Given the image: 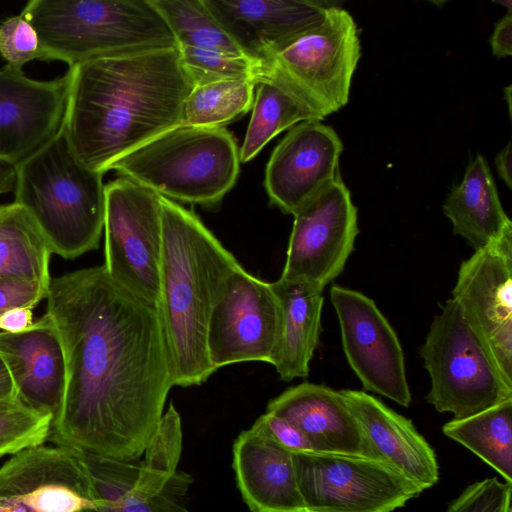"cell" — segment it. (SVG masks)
<instances>
[{"instance_id": "60d3db41", "label": "cell", "mask_w": 512, "mask_h": 512, "mask_svg": "<svg viewBox=\"0 0 512 512\" xmlns=\"http://www.w3.org/2000/svg\"><path fill=\"white\" fill-rule=\"evenodd\" d=\"M16 180L15 166L0 160V195L14 190Z\"/></svg>"}, {"instance_id": "d590c367", "label": "cell", "mask_w": 512, "mask_h": 512, "mask_svg": "<svg viewBox=\"0 0 512 512\" xmlns=\"http://www.w3.org/2000/svg\"><path fill=\"white\" fill-rule=\"evenodd\" d=\"M291 453L314 451L307 437L288 420L265 412L252 425Z\"/></svg>"}, {"instance_id": "d4e9b609", "label": "cell", "mask_w": 512, "mask_h": 512, "mask_svg": "<svg viewBox=\"0 0 512 512\" xmlns=\"http://www.w3.org/2000/svg\"><path fill=\"white\" fill-rule=\"evenodd\" d=\"M252 115L239 149L242 162L252 160L276 135L306 120H321L270 68L257 79Z\"/></svg>"}, {"instance_id": "6da1fadb", "label": "cell", "mask_w": 512, "mask_h": 512, "mask_svg": "<svg viewBox=\"0 0 512 512\" xmlns=\"http://www.w3.org/2000/svg\"><path fill=\"white\" fill-rule=\"evenodd\" d=\"M45 299L66 365L49 439L140 459L174 386L157 309L116 284L103 265L51 278Z\"/></svg>"}, {"instance_id": "8d00e7d4", "label": "cell", "mask_w": 512, "mask_h": 512, "mask_svg": "<svg viewBox=\"0 0 512 512\" xmlns=\"http://www.w3.org/2000/svg\"><path fill=\"white\" fill-rule=\"evenodd\" d=\"M48 287L16 277L0 278V315L17 307L34 309L47 296Z\"/></svg>"}, {"instance_id": "74e56055", "label": "cell", "mask_w": 512, "mask_h": 512, "mask_svg": "<svg viewBox=\"0 0 512 512\" xmlns=\"http://www.w3.org/2000/svg\"><path fill=\"white\" fill-rule=\"evenodd\" d=\"M489 42L494 56L498 58L511 56L512 11H507L506 14L497 21Z\"/></svg>"}, {"instance_id": "30bf717a", "label": "cell", "mask_w": 512, "mask_h": 512, "mask_svg": "<svg viewBox=\"0 0 512 512\" xmlns=\"http://www.w3.org/2000/svg\"><path fill=\"white\" fill-rule=\"evenodd\" d=\"M293 462L305 512H393L423 492L374 457L311 451Z\"/></svg>"}, {"instance_id": "b9f144b4", "label": "cell", "mask_w": 512, "mask_h": 512, "mask_svg": "<svg viewBox=\"0 0 512 512\" xmlns=\"http://www.w3.org/2000/svg\"><path fill=\"white\" fill-rule=\"evenodd\" d=\"M15 387L9 371L0 358V401L16 398Z\"/></svg>"}, {"instance_id": "ab89813d", "label": "cell", "mask_w": 512, "mask_h": 512, "mask_svg": "<svg viewBox=\"0 0 512 512\" xmlns=\"http://www.w3.org/2000/svg\"><path fill=\"white\" fill-rule=\"evenodd\" d=\"M511 154V143H508L504 148H502L498 152L495 158V165L497 168L498 175L504 181V183L509 189H511L512 187Z\"/></svg>"}, {"instance_id": "2e32d148", "label": "cell", "mask_w": 512, "mask_h": 512, "mask_svg": "<svg viewBox=\"0 0 512 512\" xmlns=\"http://www.w3.org/2000/svg\"><path fill=\"white\" fill-rule=\"evenodd\" d=\"M69 86V71L39 81L0 68V160L16 166L62 130Z\"/></svg>"}, {"instance_id": "3957f363", "label": "cell", "mask_w": 512, "mask_h": 512, "mask_svg": "<svg viewBox=\"0 0 512 512\" xmlns=\"http://www.w3.org/2000/svg\"><path fill=\"white\" fill-rule=\"evenodd\" d=\"M162 223L157 312L174 386L205 382L211 313L228 277L241 265L196 214L159 195Z\"/></svg>"}, {"instance_id": "5bb4252c", "label": "cell", "mask_w": 512, "mask_h": 512, "mask_svg": "<svg viewBox=\"0 0 512 512\" xmlns=\"http://www.w3.org/2000/svg\"><path fill=\"white\" fill-rule=\"evenodd\" d=\"M98 505L79 449L28 447L0 467V512H81Z\"/></svg>"}, {"instance_id": "484cf974", "label": "cell", "mask_w": 512, "mask_h": 512, "mask_svg": "<svg viewBox=\"0 0 512 512\" xmlns=\"http://www.w3.org/2000/svg\"><path fill=\"white\" fill-rule=\"evenodd\" d=\"M50 246L29 213L15 202L0 205V278L16 277L49 287Z\"/></svg>"}, {"instance_id": "8992f818", "label": "cell", "mask_w": 512, "mask_h": 512, "mask_svg": "<svg viewBox=\"0 0 512 512\" xmlns=\"http://www.w3.org/2000/svg\"><path fill=\"white\" fill-rule=\"evenodd\" d=\"M239 149L223 127L179 125L127 153L115 170L168 199L214 206L234 186Z\"/></svg>"}, {"instance_id": "4fadbf2b", "label": "cell", "mask_w": 512, "mask_h": 512, "mask_svg": "<svg viewBox=\"0 0 512 512\" xmlns=\"http://www.w3.org/2000/svg\"><path fill=\"white\" fill-rule=\"evenodd\" d=\"M281 307L271 283L238 267L226 280L210 316L207 351L215 370L247 361L271 363Z\"/></svg>"}, {"instance_id": "d6986e66", "label": "cell", "mask_w": 512, "mask_h": 512, "mask_svg": "<svg viewBox=\"0 0 512 512\" xmlns=\"http://www.w3.org/2000/svg\"><path fill=\"white\" fill-rule=\"evenodd\" d=\"M0 358L12 378L17 398L54 421L63 400L66 365L59 336L48 315L45 313L18 333L0 331Z\"/></svg>"}, {"instance_id": "9c48e42d", "label": "cell", "mask_w": 512, "mask_h": 512, "mask_svg": "<svg viewBox=\"0 0 512 512\" xmlns=\"http://www.w3.org/2000/svg\"><path fill=\"white\" fill-rule=\"evenodd\" d=\"M360 54L353 17L333 4L320 24L265 65L323 120L347 104Z\"/></svg>"}, {"instance_id": "e575fe53", "label": "cell", "mask_w": 512, "mask_h": 512, "mask_svg": "<svg viewBox=\"0 0 512 512\" xmlns=\"http://www.w3.org/2000/svg\"><path fill=\"white\" fill-rule=\"evenodd\" d=\"M511 493L512 483L486 478L466 487L445 512H511Z\"/></svg>"}, {"instance_id": "7a4b0ae2", "label": "cell", "mask_w": 512, "mask_h": 512, "mask_svg": "<svg viewBox=\"0 0 512 512\" xmlns=\"http://www.w3.org/2000/svg\"><path fill=\"white\" fill-rule=\"evenodd\" d=\"M68 71L63 132L76 157L103 174L127 153L181 125L194 87L178 47L94 58Z\"/></svg>"}, {"instance_id": "f35d334b", "label": "cell", "mask_w": 512, "mask_h": 512, "mask_svg": "<svg viewBox=\"0 0 512 512\" xmlns=\"http://www.w3.org/2000/svg\"><path fill=\"white\" fill-rule=\"evenodd\" d=\"M33 323V309L29 307L12 308L0 315L1 332L18 333Z\"/></svg>"}, {"instance_id": "ba28073f", "label": "cell", "mask_w": 512, "mask_h": 512, "mask_svg": "<svg viewBox=\"0 0 512 512\" xmlns=\"http://www.w3.org/2000/svg\"><path fill=\"white\" fill-rule=\"evenodd\" d=\"M105 262L108 276L155 307L160 300L162 223L159 194L120 177L105 185Z\"/></svg>"}, {"instance_id": "9a60e30c", "label": "cell", "mask_w": 512, "mask_h": 512, "mask_svg": "<svg viewBox=\"0 0 512 512\" xmlns=\"http://www.w3.org/2000/svg\"><path fill=\"white\" fill-rule=\"evenodd\" d=\"M346 359L364 391L409 407L411 392L398 336L375 302L341 286L330 289Z\"/></svg>"}, {"instance_id": "ac0fdd59", "label": "cell", "mask_w": 512, "mask_h": 512, "mask_svg": "<svg viewBox=\"0 0 512 512\" xmlns=\"http://www.w3.org/2000/svg\"><path fill=\"white\" fill-rule=\"evenodd\" d=\"M241 51L263 64L320 24L334 3L314 0H203Z\"/></svg>"}, {"instance_id": "f546056e", "label": "cell", "mask_w": 512, "mask_h": 512, "mask_svg": "<svg viewBox=\"0 0 512 512\" xmlns=\"http://www.w3.org/2000/svg\"><path fill=\"white\" fill-rule=\"evenodd\" d=\"M181 452V418L170 404L141 457L136 489L149 497L159 494L178 470Z\"/></svg>"}, {"instance_id": "603a6c76", "label": "cell", "mask_w": 512, "mask_h": 512, "mask_svg": "<svg viewBox=\"0 0 512 512\" xmlns=\"http://www.w3.org/2000/svg\"><path fill=\"white\" fill-rule=\"evenodd\" d=\"M281 307L280 332L271 363L280 378H306L319 343L323 292L280 278L271 283Z\"/></svg>"}, {"instance_id": "8fae6325", "label": "cell", "mask_w": 512, "mask_h": 512, "mask_svg": "<svg viewBox=\"0 0 512 512\" xmlns=\"http://www.w3.org/2000/svg\"><path fill=\"white\" fill-rule=\"evenodd\" d=\"M280 276L322 291L337 278L359 233L357 209L338 176L295 214Z\"/></svg>"}, {"instance_id": "f1b7e54d", "label": "cell", "mask_w": 512, "mask_h": 512, "mask_svg": "<svg viewBox=\"0 0 512 512\" xmlns=\"http://www.w3.org/2000/svg\"><path fill=\"white\" fill-rule=\"evenodd\" d=\"M151 2L166 20L178 47L188 46L244 54L211 14L203 0Z\"/></svg>"}, {"instance_id": "1f68e13d", "label": "cell", "mask_w": 512, "mask_h": 512, "mask_svg": "<svg viewBox=\"0 0 512 512\" xmlns=\"http://www.w3.org/2000/svg\"><path fill=\"white\" fill-rule=\"evenodd\" d=\"M52 421L17 397L0 401V457L42 445L49 439Z\"/></svg>"}, {"instance_id": "44dd1931", "label": "cell", "mask_w": 512, "mask_h": 512, "mask_svg": "<svg viewBox=\"0 0 512 512\" xmlns=\"http://www.w3.org/2000/svg\"><path fill=\"white\" fill-rule=\"evenodd\" d=\"M232 468L251 512H305L293 453L251 426L232 447Z\"/></svg>"}, {"instance_id": "d6a6232c", "label": "cell", "mask_w": 512, "mask_h": 512, "mask_svg": "<svg viewBox=\"0 0 512 512\" xmlns=\"http://www.w3.org/2000/svg\"><path fill=\"white\" fill-rule=\"evenodd\" d=\"M192 483L189 473L177 470L162 491L146 502L130 504L126 499L128 493H115L96 508L81 512H188V491Z\"/></svg>"}, {"instance_id": "7402d4cb", "label": "cell", "mask_w": 512, "mask_h": 512, "mask_svg": "<svg viewBox=\"0 0 512 512\" xmlns=\"http://www.w3.org/2000/svg\"><path fill=\"white\" fill-rule=\"evenodd\" d=\"M266 412L296 426L314 451L374 457L340 391L303 382L271 399Z\"/></svg>"}, {"instance_id": "5b68a950", "label": "cell", "mask_w": 512, "mask_h": 512, "mask_svg": "<svg viewBox=\"0 0 512 512\" xmlns=\"http://www.w3.org/2000/svg\"><path fill=\"white\" fill-rule=\"evenodd\" d=\"M20 14L35 28L48 61L69 68L99 57L178 47L151 0H32Z\"/></svg>"}, {"instance_id": "4dcf8cb0", "label": "cell", "mask_w": 512, "mask_h": 512, "mask_svg": "<svg viewBox=\"0 0 512 512\" xmlns=\"http://www.w3.org/2000/svg\"><path fill=\"white\" fill-rule=\"evenodd\" d=\"M178 49L181 63L194 85L224 79H258L264 70L263 63L244 54L188 46Z\"/></svg>"}, {"instance_id": "4316f807", "label": "cell", "mask_w": 512, "mask_h": 512, "mask_svg": "<svg viewBox=\"0 0 512 512\" xmlns=\"http://www.w3.org/2000/svg\"><path fill=\"white\" fill-rule=\"evenodd\" d=\"M442 431L512 483V399L470 417L452 419Z\"/></svg>"}, {"instance_id": "e0dca14e", "label": "cell", "mask_w": 512, "mask_h": 512, "mask_svg": "<svg viewBox=\"0 0 512 512\" xmlns=\"http://www.w3.org/2000/svg\"><path fill=\"white\" fill-rule=\"evenodd\" d=\"M343 143L321 120L302 121L289 129L273 150L264 186L270 202L295 214L339 175Z\"/></svg>"}, {"instance_id": "ffe728a7", "label": "cell", "mask_w": 512, "mask_h": 512, "mask_svg": "<svg viewBox=\"0 0 512 512\" xmlns=\"http://www.w3.org/2000/svg\"><path fill=\"white\" fill-rule=\"evenodd\" d=\"M339 391L375 458L390 464L423 491L438 482L435 451L410 419L365 391Z\"/></svg>"}, {"instance_id": "cb8c5ba5", "label": "cell", "mask_w": 512, "mask_h": 512, "mask_svg": "<svg viewBox=\"0 0 512 512\" xmlns=\"http://www.w3.org/2000/svg\"><path fill=\"white\" fill-rule=\"evenodd\" d=\"M443 212L451 220L454 234L466 239L474 250L512 229L490 167L481 154L469 163L461 183L447 196Z\"/></svg>"}, {"instance_id": "7c38bea8", "label": "cell", "mask_w": 512, "mask_h": 512, "mask_svg": "<svg viewBox=\"0 0 512 512\" xmlns=\"http://www.w3.org/2000/svg\"><path fill=\"white\" fill-rule=\"evenodd\" d=\"M452 299L512 386V229L461 263Z\"/></svg>"}, {"instance_id": "836d02e7", "label": "cell", "mask_w": 512, "mask_h": 512, "mask_svg": "<svg viewBox=\"0 0 512 512\" xmlns=\"http://www.w3.org/2000/svg\"><path fill=\"white\" fill-rule=\"evenodd\" d=\"M0 55L6 65L19 70L35 59L48 61L35 28L21 14L0 24Z\"/></svg>"}, {"instance_id": "52a82bcc", "label": "cell", "mask_w": 512, "mask_h": 512, "mask_svg": "<svg viewBox=\"0 0 512 512\" xmlns=\"http://www.w3.org/2000/svg\"><path fill=\"white\" fill-rule=\"evenodd\" d=\"M419 353L431 380L426 401L438 412L462 419L512 399V386L452 298L434 317Z\"/></svg>"}, {"instance_id": "83f0119b", "label": "cell", "mask_w": 512, "mask_h": 512, "mask_svg": "<svg viewBox=\"0 0 512 512\" xmlns=\"http://www.w3.org/2000/svg\"><path fill=\"white\" fill-rule=\"evenodd\" d=\"M255 78L224 79L194 85L183 109V125L222 127L252 109Z\"/></svg>"}, {"instance_id": "277c9868", "label": "cell", "mask_w": 512, "mask_h": 512, "mask_svg": "<svg viewBox=\"0 0 512 512\" xmlns=\"http://www.w3.org/2000/svg\"><path fill=\"white\" fill-rule=\"evenodd\" d=\"M15 170L14 202L33 218L52 253L74 259L98 247L105 214L103 173L76 157L63 129Z\"/></svg>"}]
</instances>
